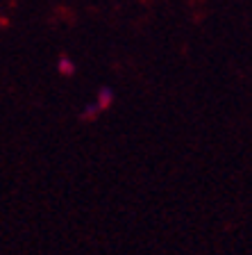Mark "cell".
<instances>
[{"label": "cell", "mask_w": 252, "mask_h": 255, "mask_svg": "<svg viewBox=\"0 0 252 255\" xmlns=\"http://www.w3.org/2000/svg\"><path fill=\"white\" fill-rule=\"evenodd\" d=\"M111 103V91H100V101H98V110H105L107 105Z\"/></svg>", "instance_id": "cell-1"}]
</instances>
